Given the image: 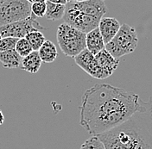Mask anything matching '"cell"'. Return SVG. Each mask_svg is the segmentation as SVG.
<instances>
[{
    "mask_svg": "<svg viewBox=\"0 0 152 149\" xmlns=\"http://www.w3.org/2000/svg\"><path fill=\"white\" fill-rule=\"evenodd\" d=\"M151 100L119 125L98 134L105 149H152Z\"/></svg>",
    "mask_w": 152,
    "mask_h": 149,
    "instance_id": "2",
    "label": "cell"
},
{
    "mask_svg": "<svg viewBox=\"0 0 152 149\" xmlns=\"http://www.w3.org/2000/svg\"><path fill=\"white\" fill-rule=\"evenodd\" d=\"M41 65L42 60L40 59L37 51H32L29 55L22 59V69L30 73H37Z\"/></svg>",
    "mask_w": 152,
    "mask_h": 149,
    "instance_id": "13",
    "label": "cell"
},
{
    "mask_svg": "<svg viewBox=\"0 0 152 149\" xmlns=\"http://www.w3.org/2000/svg\"><path fill=\"white\" fill-rule=\"evenodd\" d=\"M120 28V23L113 17H102L99 20L98 28L102 36L104 44L109 42L115 36Z\"/></svg>",
    "mask_w": 152,
    "mask_h": 149,
    "instance_id": "9",
    "label": "cell"
},
{
    "mask_svg": "<svg viewBox=\"0 0 152 149\" xmlns=\"http://www.w3.org/2000/svg\"><path fill=\"white\" fill-rule=\"evenodd\" d=\"M94 55L86 48L82 50L80 54H78L75 57L76 65H79L81 69H83V71H85L86 73L87 72L89 66L94 61Z\"/></svg>",
    "mask_w": 152,
    "mask_h": 149,
    "instance_id": "15",
    "label": "cell"
},
{
    "mask_svg": "<svg viewBox=\"0 0 152 149\" xmlns=\"http://www.w3.org/2000/svg\"><path fill=\"white\" fill-rule=\"evenodd\" d=\"M25 39L28 41L29 45L31 46L33 51H38L40 47L42 45V43L45 41V36L41 31H33L26 35Z\"/></svg>",
    "mask_w": 152,
    "mask_h": 149,
    "instance_id": "16",
    "label": "cell"
},
{
    "mask_svg": "<svg viewBox=\"0 0 152 149\" xmlns=\"http://www.w3.org/2000/svg\"><path fill=\"white\" fill-rule=\"evenodd\" d=\"M58 45L66 56L75 58L86 48V33L63 23L57 28Z\"/></svg>",
    "mask_w": 152,
    "mask_h": 149,
    "instance_id": "5",
    "label": "cell"
},
{
    "mask_svg": "<svg viewBox=\"0 0 152 149\" xmlns=\"http://www.w3.org/2000/svg\"><path fill=\"white\" fill-rule=\"evenodd\" d=\"M105 13L106 6L102 0L67 2L62 19L64 23L86 34L98 27Z\"/></svg>",
    "mask_w": 152,
    "mask_h": 149,
    "instance_id": "3",
    "label": "cell"
},
{
    "mask_svg": "<svg viewBox=\"0 0 152 149\" xmlns=\"http://www.w3.org/2000/svg\"><path fill=\"white\" fill-rule=\"evenodd\" d=\"M18 38L14 37H2L0 39V52L1 51H8L15 49Z\"/></svg>",
    "mask_w": 152,
    "mask_h": 149,
    "instance_id": "19",
    "label": "cell"
},
{
    "mask_svg": "<svg viewBox=\"0 0 152 149\" xmlns=\"http://www.w3.org/2000/svg\"><path fill=\"white\" fill-rule=\"evenodd\" d=\"M15 50L22 58L27 56L33 51L32 47L25 38H20L18 40Z\"/></svg>",
    "mask_w": 152,
    "mask_h": 149,
    "instance_id": "17",
    "label": "cell"
},
{
    "mask_svg": "<svg viewBox=\"0 0 152 149\" xmlns=\"http://www.w3.org/2000/svg\"><path fill=\"white\" fill-rule=\"evenodd\" d=\"M38 55L42 62L52 63L58 56V52L56 45L49 40H45L42 45L38 49Z\"/></svg>",
    "mask_w": 152,
    "mask_h": 149,
    "instance_id": "11",
    "label": "cell"
},
{
    "mask_svg": "<svg viewBox=\"0 0 152 149\" xmlns=\"http://www.w3.org/2000/svg\"><path fill=\"white\" fill-rule=\"evenodd\" d=\"M1 38H2V37H1V36H0V39H1Z\"/></svg>",
    "mask_w": 152,
    "mask_h": 149,
    "instance_id": "25",
    "label": "cell"
},
{
    "mask_svg": "<svg viewBox=\"0 0 152 149\" xmlns=\"http://www.w3.org/2000/svg\"><path fill=\"white\" fill-rule=\"evenodd\" d=\"M31 14L37 17H43L46 12V2L31 4Z\"/></svg>",
    "mask_w": 152,
    "mask_h": 149,
    "instance_id": "20",
    "label": "cell"
},
{
    "mask_svg": "<svg viewBox=\"0 0 152 149\" xmlns=\"http://www.w3.org/2000/svg\"><path fill=\"white\" fill-rule=\"evenodd\" d=\"M102 1H104V0H102Z\"/></svg>",
    "mask_w": 152,
    "mask_h": 149,
    "instance_id": "24",
    "label": "cell"
},
{
    "mask_svg": "<svg viewBox=\"0 0 152 149\" xmlns=\"http://www.w3.org/2000/svg\"><path fill=\"white\" fill-rule=\"evenodd\" d=\"M118 65V59L114 58L104 48L95 55L94 60L86 73L97 79H104L113 73Z\"/></svg>",
    "mask_w": 152,
    "mask_h": 149,
    "instance_id": "7",
    "label": "cell"
},
{
    "mask_svg": "<svg viewBox=\"0 0 152 149\" xmlns=\"http://www.w3.org/2000/svg\"><path fill=\"white\" fill-rule=\"evenodd\" d=\"M83 1H86V0H66L67 2H83Z\"/></svg>",
    "mask_w": 152,
    "mask_h": 149,
    "instance_id": "23",
    "label": "cell"
},
{
    "mask_svg": "<svg viewBox=\"0 0 152 149\" xmlns=\"http://www.w3.org/2000/svg\"><path fill=\"white\" fill-rule=\"evenodd\" d=\"M4 116L2 110H0V125H2L4 123Z\"/></svg>",
    "mask_w": 152,
    "mask_h": 149,
    "instance_id": "21",
    "label": "cell"
},
{
    "mask_svg": "<svg viewBox=\"0 0 152 149\" xmlns=\"http://www.w3.org/2000/svg\"><path fill=\"white\" fill-rule=\"evenodd\" d=\"M29 4H34V3H38V2H46L47 0H27Z\"/></svg>",
    "mask_w": 152,
    "mask_h": 149,
    "instance_id": "22",
    "label": "cell"
},
{
    "mask_svg": "<svg viewBox=\"0 0 152 149\" xmlns=\"http://www.w3.org/2000/svg\"><path fill=\"white\" fill-rule=\"evenodd\" d=\"M22 57L16 52L15 49L0 52V62L4 67L7 69H14L21 66Z\"/></svg>",
    "mask_w": 152,
    "mask_h": 149,
    "instance_id": "12",
    "label": "cell"
},
{
    "mask_svg": "<svg viewBox=\"0 0 152 149\" xmlns=\"http://www.w3.org/2000/svg\"><path fill=\"white\" fill-rule=\"evenodd\" d=\"M138 95L108 84H97L81 97L80 124L98 135L119 125L146 106Z\"/></svg>",
    "mask_w": 152,
    "mask_h": 149,
    "instance_id": "1",
    "label": "cell"
},
{
    "mask_svg": "<svg viewBox=\"0 0 152 149\" xmlns=\"http://www.w3.org/2000/svg\"><path fill=\"white\" fill-rule=\"evenodd\" d=\"M30 7L27 0H0V26L30 17Z\"/></svg>",
    "mask_w": 152,
    "mask_h": 149,
    "instance_id": "6",
    "label": "cell"
},
{
    "mask_svg": "<svg viewBox=\"0 0 152 149\" xmlns=\"http://www.w3.org/2000/svg\"><path fill=\"white\" fill-rule=\"evenodd\" d=\"M138 44V37L136 29L124 23L117 34L109 42L104 44V48L113 56L118 59L124 55L132 54Z\"/></svg>",
    "mask_w": 152,
    "mask_h": 149,
    "instance_id": "4",
    "label": "cell"
},
{
    "mask_svg": "<svg viewBox=\"0 0 152 149\" xmlns=\"http://www.w3.org/2000/svg\"><path fill=\"white\" fill-rule=\"evenodd\" d=\"M44 29H46V28L42 26L38 23L36 17L31 14V16L27 18L0 26V36L20 39L24 38L30 32Z\"/></svg>",
    "mask_w": 152,
    "mask_h": 149,
    "instance_id": "8",
    "label": "cell"
},
{
    "mask_svg": "<svg viewBox=\"0 0 152 149\" xmlns=\"http://www.w3.org/2000/svg\"><path fill=\"white\" fill-rule=\"evenodd\" d=\"M86 48L94 55L104 48V42L98 27L86 34Z\"/></svg>",
    "mask_w": 152,
    "mask_h": 149,
    "instance_id": "10",
    "label": "cell"
},
{
    "mask_svg": "<svg viewBox=\"0 0 152 149\" xmlns=\"http://www.w3.org/2000/svg\"><path fill=\"white\" fill-rule=\"evenodd\" d=\"M65 12V4H55L46 1V12L45 17L51 21H58L63 17Z\"/></svg>",
    "mask_w": 152,
    "mask_h": 149,
    "instance_id": "14",
    "label": "cell"
},
{
    "mask_svg": "<svg viewBox=\"0 0 152 149\" xmlns=\"http://www.w3.org/2000/svg\"><path fill=\"white\" fill-rule=\"evenodd\" d=\"M80 149H105V148L98 135H92L82 143Z\"/></svg>",
    "mask_w": 152,
    "mask_h": 149,
    "instance_id": "18",
    "label": "cell"
}]
</instances>
